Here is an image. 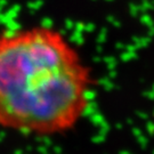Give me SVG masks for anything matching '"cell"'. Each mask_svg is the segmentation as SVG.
<instances>
[{
    "label": "cell",
    "instance_id": "cell-1",
    "mask_svg": "<svg viewBox=\"0 0 154 154\" xmlns=\"http://www.w3.org/2000/svg\"><path fill=\"white\" fill-rule=\"evenodd\" d=\"M93 71L48 25L0 33V128L39 137L72 130L88 112Z\"/></svg>",
    "mask_w": 154,
    "mask_h": 154
}]
</instances>
